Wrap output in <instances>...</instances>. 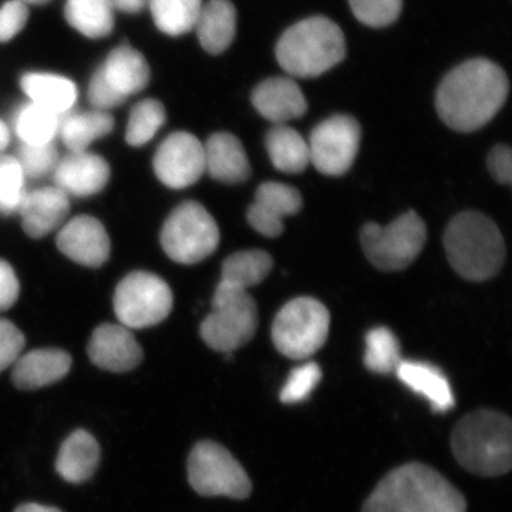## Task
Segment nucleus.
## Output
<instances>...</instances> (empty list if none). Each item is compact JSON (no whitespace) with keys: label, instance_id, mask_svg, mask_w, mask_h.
<instances>
[{"label":"nucleus","instance_id":"nucleus-1","mask_svg":"<svg viewBox=\"0 0 512 512\" xmlns=\"http://www.w3.org/2000/svg\"><path fill=\"white\" fill-rule=\"evenodd\" d=\"M510 92L507 74L498 64L473 59L444 77L437 90L440 119L453 130L471 133L484 127L503 109Z\"/></svg>","mask_w":512,"mask_h":512},{"label":"nucleus","instance_id":"nucleus-2","mask_svg":"<svg viewBox=\"0 0 512 512\" xmlns=\"http://www.w3.org/2000/svg\"><path fill=\"white\" fill-rule=\"evenodd\" d=\"M362 512H467L466 498L433 468H394L377 484Z\"/></svg>","mask_w":512,"mask_h":512},{"label":"nucleus","instance_id":"nucleus-3","mask_svg":"<svg viewBox=\"0 0 512 512\" xmlns=\"http://www.w3.org/2000/svg\"><path fill=\"white\" fill-rule=\"evenodd\" d=\"M451 450L461 467L481 477L507 474L512 466L511 419L494 410H478L458 421Z\"/></svg>","mask_w":512,"mask_h":512},{"label":"nucleus","instance_id":"nucleus-4","mask_svg":"<svg viewBox=\"0 0 512 512\" xmlns=\"http://www.w3.org/2000/svg\"><path fill=\"white\" fill-rule=\"evenodd\" d=\"M444 248L454 271L468 281L493 278L505 261L500 229L477 211L461 212L450 221L444 232Z\"/></svg>","mask_w":512,"mask_h":512},{"label":"nucleus","instance_id":"nucleus-5","mask_svg":"<svg viewBox=\"0 0 512 512\" xmlns=\"http://www.w3.org/2000/svg\"><path fill=\"white\" fill-rule=\"evenodd\" d=\"M346 56L342 29L325 16L291 26L276 45V59L289 76L311 79L338 66Z\"/></svg>","mask_w":512,"mask_h":512},{"label":"nucleus","instance_id":"nucleus-6","mask_svg":"<svg viewBox=\"0 0 512 512\" xmlns=\"http://www.w3.org/2000/svg\"><path fill=\"white\" fill-rule=\"evenodd\" d=\"M258 322V306L248 291L220 282L212 311L201 323V338L217 352L234 353L251 342Z\"/></svg>","mask_w":512,"mask_h":512},{"label":"nucleus","instance_id":"nucleus-7","mask_svg":"<svg viewBox=\"0 0 512 512\" xmlns=\"http://www.w3.org/2000/svg\"><path fill=\"white\" fill-rule=\"evenodd\" d=\"M188 483L202 497L245 500L252 493L247 471L227 448L211 440L198 441L187 461Z\"/></svg>","mask_w":512,"mask_h":512},{"label":"nucleus","instance_id":"nucleus-8","mask_svg":"<svg viewBox=\"0 0 512 512\" xmlns=\"http://www.w3.org/2000/svg\"><path fill=\"white\" fill-rule=\"evenodd\" d=\"M426 239V224L414 211L400 215L386 227L369 222L360 232L367 259L387 272L402 271L412 265L423 251Z\"/></svg>","mask_w":512,"mask_h":512},{"label":"nucleus","instance_id":"nucleus-9","mask_svg":"<svg viewBox=\"0 0 512 512\" xmlns=\"http://www.w3.org/2000/svg\"><path fill=\"white\" fill-rule=\"evenodd\" d=\"M329 328V311L322 302L296 298L276 315L272 340L278 352L289 359H308L325 345Z\"/></svg>","mask_w":512,"mask_h":512},{"label":"nucleus","instance_id":"nucleus-10","mask_svg":"<svg viewBox=\"0 0 512 512\" xmlns=\"http://www.w3.org/2000/svg\"><path fill=\"white\" fill-rule=\"evenodd\" d=\"M220 244V229L201 204L187 201L178 205L165 221L161 245L178 264L194 265L214 254Z\"/></svg>","mask_w":512,"mask_h":512},{"label":"nucleus","instance_id":"nucleus-11","mask_svg":"<svg viewBox=\"0 0 512 512\" xmlns=\"http://www.w3.org/2000/svg\"><path fill=\"white\" fill-rule=\"evenodd\" d=\"M173 309V292L160 276L133 272L117 286L114 312L127 329H143L163 322Z\"/></svg>","mask_w":512,"mask_h":512},{"label":"nucleus","instance_id":"nucleus-12","mask_svg":"<svg viewBox=\"0 0 512 512\" xmlns=\"http://www.w3.org/2000/svg\"><path fill=\"white\" fill-rule=\"evenodd\" d=\"M360 137V124L353 117L339 114L322 121L309 138L311 163L332 177L348 173L359 153Z\"/></svg>","mask_w":512,"mask_h":512},{"label":"nucleus","instance_id":"nucleus-13","mask_svg":"<svg viewBox=\"0 0 512 512\" xmlns=\"http://www.w3.org/2000/svg\"><path fill=\"white\" fill-rule=\"evenodd\" d=\"M158 180L174 190L191 187L205 173L204 144L190 133L171 134L154 156Z\"/></svg>","mask_w":512,"mask_h":512},{"label":"nucleus","instance_id":"nucleus-14","mask_svg":"<svg viewBox=\"0 0 512 512\" xmlns=\"http://www.w3.org/2000/svg\"><path fill=\"white\" fill-rule=\"evenodd\" d=\"M302 204L301 194L296 188L269 181L259 185L255 200L249 205V225L264 237H279L284 232L285 218L298 214Z\"/></svg>","mask_w":512,"mask_h":512},{"label":"nucleus","instance_id":"nucleus-15","mask_svg":"<svg viewBox=\"0 0 512 512\" xmlns=\"http://www.w3.org/2000/svg\"><path fill=\"white\" fill-rule=\"evenodd\" d=\"M57 248L76 264L99 268L110 256V238L106 228L93 217L73 218L67 222L56 239Z\"/></svg>","mask_w":512,"mask_h":512},{"label":"nucleus","instance_id":"nucleus-16","mask_svg":"<svg viewBox=\"0 0 512 512\" xmlns=\"http://www.w3.org/2000/svg\"><path fill=\"white\" fill-rule=\"evenodd\" d=\"M93 365L113 373H127L141 365L144 352L140 343L123 325H101L94 330L87 346Z\"/></svg>","mask_w":512,"mask_h":512},{"label":"nucleus","instance_id":"nucleus-17","mask_svg":"<svg viewBox=\"0 0 512 512\" xmlns=\"http://www.w3.org/2000/svg\"><path fill=\"white\" fill-rule=\"evenodd\" d=\"M53 171L55 187L67 197H90L103 190L110 180V167L106 160L87 151L70 153L57 163Z\"/></svg>","mask_w":512,"mask_h":512},{"label":"nucleus","instance_id":"nucleus-18","mask_svg":"<svg viewBox=\"0 0 512 512\" xmlns=\"http://www.w3.org/2000/svg\"><path fill=\"white\" fill-rule=\"evenodd\" d=\"M252 104L266 120L285 124L299 119L308 110L301 87L292 77H271L252 92Z\"/></svg>","mask_w":512,"mask_h":512},{"label":"nucleus","instance_id":"nucleus-19","mask_svg":"<svg viewBox=\"0 0 512 512\" xmlns=\"http://www.w3.org/2000/svg\"><path fill=\"white\" fill-rule=\"evenodd\" d=\"M72 369V357L62 349H36L20 355L12 370L16 389H42L64 379Z\"/></svg>","mask_w":512,"mask_h":512},{"label":"nucleus","instance_id":"nucleus-20","mask_svg":"<svg viewBox=\"0 0 512 512\" xmlns=\"http://www.w3.org/2000/svg\"><path fill=\"white\" fill-rule=\"evenodd\" d=\"M22 225L30 238H43L62 227L70 212L69 197L57 187L28 192L22 208Z\"/></svg>","mask_w":512,"mask_h":512},{"label":"nucleus","instance_id":"nucleus-21","mask_svg":"<svg viewBox=\"0 0 512 512\" xmlns=\"http://www.w3.org/2000/svg\"><path fill=\"white\" fill-rule=\"evenodd\" d=\"M99 441L84 429L74 430L60 446L56 458V473L66 483L83 484L92 480L100 466Z\"/></svg>","mask_w":512,"mask_h":512},{"label":"nucleus","instance_id":"nucleus-22","mask_svg":"<svg viewBox=\"0 0 512 512\" xmlns=\"http://www.w3.org/2000/svg\"><path fill=\"white\" fill-rule=\"evenodd\" d=\"M205 171L225 184H241L251 175L247 153L237 137L217 133L204 146Z\"/></svg>","mask_w":512,"mask_h":512},{"label":"nucleus","instance_id":"nucleus-23","mask_svg":"<svg viewBox=\"0 0 512 512\" xmlns=\"http://www.w3.org/2000/svg\"><path fill=\"white\" fill-rule=\"evenodd\" d=\"M396 375L410 390L423 396L433 412L447 413L456 404L450 382L439 367L416 360H402Z\"/></svg>","mask_w":512,"mask_h":512},{"label":"nucleus","instance_id":"nucleus-24","mask_svg":"<svg viewBox=\"0 0 512 512\" xmlns=\"http://www.w3.org/2000/svg\"><path fill=\"white\" fill-rule=\"evenodd\" d=\"M194 29L205 52L221 55L237 35V9L231 0H210L202 5Z\"/></svg>","mask_w":512,"mask_h":512},{"label":"nucleus","instance_id":"nucleus-25","mask_svg":"<svg viewBox=\"0 0 512 512\" xmlns=\"http://www.w3.org/2000/svg\"><path fill=\"white\" fill-rule=\"evenodd\" d=\"M100 69L113 89L126 99L143 92L150 83V66L147 60L126 43L111 50Z\"/></svg>","mask_w":512,"mask_h":512},{"label":"nucleus","instance_id":"nucleus-26","mask_svg":"<svg viewBox=\"0 0 512 512\" xmlns=\"http://www.w3.org/2000/svg\"><path fill=\"white\" fill-rule=\"evenodd\" d=\"M114 127L107 111H67L60 116L59 137L70 153L86 151L90 144L109 136Z\"/></svg>","mask_w":512,"mask_h":512},{"label":"nucleus","instance_id":"nucleus-27","mask_svg":"<svg viewBox=\"0 0 512 512\" xmlns=\"http://www.w3.org/2000/svg\"><path fill=\"white\" fill-rule=\"evenodd\" d=\"M20 86L32 103L57 116L72 110L77 100L76 84L59 74L28 73L20 80Z\"/></svg>","mask_w":512,"mask_h":512},{"label":"nucleus","instance_id":"nucleus-28","mask_svg":"<svg viewBox=\"0 0 512 512\" xmlns=\"http://www.w3.org/2000/svg\"><path fill=\"white\" fill-rule=\"evenodd\" d=\"M265 147L272 164L282 173L299 174L311 164L305 138L285 124H276L266 133Z\"/></svg>","mask_w":512,"mask_h":512},{"label":"nucleus","instance_id":"nucleus-29","mask_svg":"<svg viewBox=\"0 0 512 512\" xmlns=\"http://www.w3.org/2000/svg\"><path fill=\"white\" fill-rule=\"evenodd\" d=\"M67 23L90 39L109 36L114 29V9L109 0H67Z\"/></svg>","mask_w":512,"mask_h":512},{"label":"nucleus","instance_id":"nucleus-30","mask_svg":"<svg viewBox=\"0 0 512 512\" xmlns=\"http://www.w3.org/2000/svg\"><path fill=\"white\" fill-rule=\"evenodd\" d=\"M274 259L261 249L241 251L225 259L222 265V284L248 291L252 286L261 284L271 274Z\"/></svg>","mask_w":512,"mask_h":512},{"label":"nucleus","instance_id":"nucleus-31","mask_svg":"<svg viewBox=\"0 0 512 512\" xmlns=\"http://www.w3.org/2000/svg\"><path fill=\"white\" fill-rule=\"evenodd\" d=\"M60 116L37 104H23L13 117V128L22 144H49L59 136Z\"/></svg>","mask_w":512,"mask_h":512},{"label":"nucleus","instance_id":"nucleus-32","mask_svg":"<svg viewBox=\"0 0 512 512\" xmlns=\"http://www.w3.org/2000/svg\"><path fill=\"white\" fill-rule=\"evenodd\" d=\"M202 5V0H150L148 8L161 32L183 36L195 28Z\"/></svg>","mask_w":512,"mask_h":512},{"label":"nucleus","instance_id":"nucleus-33","mask_svg":"<svg viewBox=\"0 0 512 512\" xmlns=\"http://www.w3.org/2000/svg\"><path fill=\"white\" fill-rule=\"evenodd\" d=\"M402 360L400 343L392 330L375 328L367 333L365 365L370 372L377 375L396 373Z\"/></svg>","mask_w":512,"mask_h":512},{"label":"nucleus","instance_id":"nucleus-34","mask_svg":"<svg viewBox=\"0 0 512 512\" xmlns=\"http://www.w3.org/2000/svg\"><path fill=\"white\" fill-rule=\"evenodd\" d=\"M163 103L154 99L140 101L131 109L126 140L130 146L140 147L153 140L165 123Z\"/></svg>","mask_w":512,"mask_h":512},{"label":"nucleus","instance_id":"nucleus-35","mask_svg":"<svg viewBox=\"0 0 512 512\" xmlns=\"http://www.w3.org/2000/svg\"><path fill=\"white\" fill-rule=\"evenodd\" d=\"M25 175L15 157L0 154V214L19 212L25 201Z\"/></svg>","mask_w":512,"mask_h":512},{"label":"nucleus","instance_id":"nucleus-36","mask_svg":"<svg viewBox=\"0 0 512 512\" xmlns=\"http://www.w3.org/2000/svg\"><path fill=\"white\" fill-rule=\"evenodd\" d=\"M15 158L25 178H32V180L46 177L59 163V153L55 143L40 144V146L20 144Z\"/></svg>","mask_w":512,"mask_h":512},{"label":"nucleus","instance_id":"nucleus-37","mask_svg":"<svg viewBox=\"0 0 512 512\" xmlns=\"http://www.w3.org/2000/svg\"><path fill=\"white\" fill-rule=\"evenodd\" d=\"M353 15L370 28H386L402 12V0H349Z\"/></svg>","mask_w":512,"mask_h":512},{"label":"nucleus","instance_id":"nucleus-38","mask_svg":"<svg viewBox=\"0 0 512 512\" xmlns=\"http://www.w3.org/2000/svg\"><path fill=\"white\" fill-rule=\"evenodd\" d=\"M320 380H322V370L316 363L308 362L295 367L289 375L288 382L282 387L279 399L285 404L301 403L311 396Z\"/></svg>","mask_w":512,"mask_h":512},{"label":"nucleus","instance_id":"nucleus-39","mask_svg":"<svg viewBox=\"0 0 512 512\" xmlns=\"http://www.w3.org/2000/svg\"><path fill=\"white\" fill-rule=\"evenodd\" d=\"M25 348V336L9 320L0 319V373L15 365Z\"/></svg>","mask_w":512,"mask_h":512},{"label":"nucleus","instance_id":"nucleus-40","mask_svg":"<svg viewBox=\"0 0 512 512\" xmlns=\"http://www.w3.org/2000/svg\"><path fill=\"white\" fill-rule=\"evenodd\" d=\"M29 19L28 5L20 0H9L0 8V43L9 42L22 32Z\"/></svg>","mask_w":512,"mask_h":512},{"label":"nucleus","instance_id":"nucleus-41","mask_svg":"<svg viewBox=\"0 0 512 512\" xmlns=\"http://www.w3.org/2000/svg\"><path fill=\"white\" fill-rule=\"evenodd\" d=\"M89 101L92 103L94 110L106 111L119 107L126 101V97L121 96L113 89V86L107 82L101 69L94 72L89 86Z\"/></svg>","mask_w":512,"mask_h":512},{"label":"nucleus","instance_id":"nucleus-42","mask_svg":"<svg viewBox=\"0 0 512 512\" xmlns=\"http://www.w3.org/2000/svg\"><path fill=\"white\" fill-rule=\"evenodd\" d=\"M488 170L500 184H510L512 180V154L510 147L495 146L488 154Z\"/></svg>","mask_w":512,"mask_h":512},{"label":"nucleus","instance_id":"nucleus-43","mask_svg":"<svg viewBox=\"0 0 512 512\" xmlns=\"http://www.w3.org/2000/svg\"><path fill=\"white\" fill-rule=\"evenodd\" d=\"M19 281L12 266L0 259V312L8 311L19 298Z\"/></svg>","mask_w":512,"mask_h":512},{"label":"nucleus","instance_id":"nucleus-44","mask_svg":"<svg viewBox=\"0 0 512 512\" xmlns=\"http://www.w3.org/2000/svg\"><path fill=\"white\" fill-rule=\"evenodd\" d=\"M114 10L124 13H140L148 8L150 0H109Z\"/></svg>","mask_w":512,"mask_h":512},{"label":"nucleus","instance_id":"nucleus-45","mask_svg":"<svg viewBox=\"0 0 512 512\" xmlns=\"http://www.w3.org/2000/svg\"><path fill=\"white\" fill-rule=\"evenodd\" d=\"M15 512H63L56 507H50V505H43L37 503H25L20 504L16 507Z\"/></svg>","mask_w":512,"mask_h":512},{"label":"nucleus","instance_id":"nucleus-46","mask_svg":"<svg viewBox=\"0 0 512 512\" xmlns=\"http://www.w3.org/2000/svg\"><path fill=\"white\" fill-rule=\"evenodd\" d=\"M10 143V130L8 124L0 119V154L8 148Z\"/></svg>","mask_w":512,"mask_h":512},{"label":"nucleus","instance_id":"nucleus-47","mask_svg":"<svg viewBox=\"0 0 512 512\" xmlns=\"http://www.w3.org/2000/svg\"><path fill=\"white\" fill-rule=\"evenodd\" d=\"M20 2L25 3V5H46V3L52 2V0H20Z\"/></svg>","mask_w":512,"mask_h":512}]
</instances>
